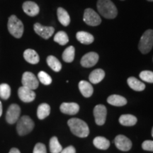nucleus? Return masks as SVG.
<instances>
[{"mask_svg":"<svg viewBox=\"0 0 153 153\" xmlns=\"http://www.w3.org/2000/svg\"><path fill=\"white\" fill-rule=\"evenodd\" d=\"M50 150L51 153H60L62 150V145L60 144L57 137H53L50 140Z\"/></svg>","mask_w":153,"mask_h":153,"instance_id":"c85d7f7f","label":"nucleus"},{"mask_svg":"<svg viewBox=\"0 0 153 153\" xmlns=\"http://www.w3.org/2000/svg\"><path fill=\"white\" fill-rule=\"evenodd\" d=\"M105 76V72L101 69H96L91 72L89 74V79L91 83L92 84H98L99 82L104 79Z\"/></svg>","mask_w":153,"mask_h":153,"instance_id":"aec40b11","label":"nucleus"},{"mask_svg":"<svg viewBox=\"0 0 153 153\" xmlns=\"http://www.w3.org/2000/svg\"><path fill=\"white\" fill-rule=\"evenodd\" d=\"M18 95L19 99L26 103L31 102L36 99V93L34 92V91L24 86L19 89Z\"/></svg>","mask_w":153,"mask_h":153,"instance_id":"ddd939ff","label":"nucleus"},{"mask_svg":"<svg viewBox=\"0 0 153 153\" xmlns=\"http://www.w3.org/2000/svg\"><path fill=\"white\" fill-rule=\"evenodd\" d=\"M147 1H153V0H147Z\"/></svg>","mask_w":153,"mask_h":153,"instance_id":"58836bf2","label":"nucleus"},{"mask_svg":"<svg viewBox=\"0 0 153 153\" xmlns=\"http://www.w3.org/2000/svg\"><path fill=\"white\" fill-rule=\"evenodd\" d=\"M79 89L82 94L86 98H89L93 94L94 89L92 85L89 82L85 81V80L79 82Z\"/></svg>","mask_w":153,"mask_h":153,"instance_id":"dca6fc26","label":"nucleus"},{"mask_svg":"<svg viewBox=\"0 0 153 153\" xmlns=\"http://www.w3.org/2000/svg\"><path fill=\"white\" fill-rule=\"evenodd\" d=\"M122 1H123V0H122Z\"/></svg>","mask_w":153,"mask_h":153,"instance_id":"ea45409f","label":"nucleus"},{"mask_svg":"<svg viewBox=\"0 0 153 153\" xmlns=\"http://www.w3.org/2000/svg\"><path fill=\"white\" fill-rule=\"evenodd\" d=\"M75 49L73 46H69L62 53V60L65 62H72L74 59Z\"/></svg>","mask_w":153,"mask_h":153,"instance_id":"bb28decb","label":"nucleus"},{"mask_svg":"<svg viewBox=\"0 0 153 153\" xmlns=\"http://www.w3.org/2000/svg\"><path fill=\"white\" fill-rule=\"evenodd\" d=\"M21 114L20 106L17 104H11L6 114V120L9 124H14L19 120Z\"/></svg>","mask_w":153,"mask_h":153,"instance_id":"1a4fd4ad","label":"nucleus"},{"mask_svg":"<svg viewBox=\"0 0 153 153\" xmlns=\"http://www.w3.org/2000/svg\"><path fill=\"white\" fill-rule=\"evenodd\" d=\"M77 41L84 45H89L94 41V38L91 33L86 31H78L76 34Z\"/></svg>","mask_w":153,"mask_h":153,"instance_id":"f3484780","label":"nucleus"},{"mask_svg":"<svg viewBox=\"0 0 153 153\" xmlns=\"http://www.w3.org/2000/svg\"><path fill=\"white\" fill-rule=\"evenodd\" d=\"M68 124L69 128H70V131L76 136L86 137L89 135V127L84 120L77 118H73L68 120Z\"/></svg>","mask_w":153,"mask_h":153,"instance_id":"f257e3e1","label":"nucleus"},{"mask_svg":"<svg viewBox=\"0 0 153 153\" xmlns=\"http://www.w3.org/2000/svg\"><path fill=\"white\" fill-rule=\"evenodd\" d=\"M34 122L28 116H24L18 120L16 130L19 135H25L33 131Z\"/></svg>","mask_w":153,"mask_h":153,"instance_id":"39448f33","label":"nucleus"},{"mask_svg":"<svg viewBox=\"0 0 153 153\" xmlns=\"http://www.w3.org/2000/svg\"><path fill=\"white\" fill-rule=\"evenodd\" d=\"M128 85L133 90L137 91H143L145 89V85L143 82H140V80L136 79L134 76H131L127 80Z\"/></svg>","mask_w":153,"mask_h":153,"instance_id":"4be33fe9","label":"nucleus"},{"mask_svg":"<svg viewBox=\"0 0 153 153\" xmlns=\"http://www.w3.org/2000/svg\"><path fill=\"white\" fill-rule=\"evenodd\" d=\"M11 88L7 84H1L0 85V97L2 99L7 100L10 97Z\"/></svg>","mask_w":153,"mask_h":153,"instance_id":"c756f323","label":"nucleus"},{"mask_svg":"<svg viewBox=\"0 0 153 153\" xmlns=\"http://www.w3.org/2000/svg\"><path fill=\"white\" fill-rule=\"evenodd\" d=\"M35 32L44 39H48L54 33L55 28L52 26H44L39 23H36L33 26Z\"/></svg>","mask_w":153,"mask_h":153,"instance_id":"9d476101","label":"nucleus"},{"mask_svg":"<svg viewBox=\"0 0 153 153\" xmlns=\"http://www.w3.org/2000/svg\"><path fill=\"white\" fill-rule=\"evenodd\" d=\"M38 77L39 81L44 85H49L52 83V78L46 72L41 71L38 74Z\"/></svg>","mask_w":153,"mask_h":153,"instance_id":"7c9ffc66","label":"nucleus"},{"mask_svg":"<svg viewBox=\"0 0 153 153\" xmlns=\"http://www.w3.org/2000/svg\"><path fill=\"white\" fill-rule=\"evenodd\" d=\"M153 47V30H147L143 34L138 43V48L143 54H147Z\"/></svg>","mask_w":153,"mask_h":153,"instance_id":"20e7f679","label":"nucleus"},{"mask_svg":"<svg viewBox=\"0 0 153 153\" xmlns=\"http://www.w3.org/2000/svg\"><path fill=\"white\" fill-rule=\"evenodd\" d=\"M140 78L148 83H153V72L149 70L141 72L140 73Z\"/></svg>","mask_w":153,"mask_h":153,"instance_id":"2f4dec72","label":"nucleus"},{"mask_svg":"<svg viewBox=\"0 0 153 153\" xmlns=\"http://www.w3.org/2000/svg\"><path fill=\"white\" fill-rule=\"evenodd\" d=\"M99 55L95 52H89L82 57L81 65L84 68H91L97 64L99 60Z\"/></svg>","mask_w":153,"mask_h":153,"instance_id":"f8f14e48","label":"nucleus"},{"mask_svg":"<svg viewBox=\"0 0 153 153\" xmlns=\"http://www.w3.org/2000/svg\"><path fill=\"white\" fill-rule=\"evenodd\" d=\"M119 123L124 126H133L137 123V118L131 114L121 115L119 118Z\"/></svg>","mask_w":153,"mask_h":153,"instance_id":"5701e85b","label":"nucleus"},{"mask_svg":"<svg viewBox=\"0 0 153 153\" xmlns=\"http://www.w3.org/2000/svg\"><path fill=\"white\" fill-rule=\"evenodd\" d=\"M33 153H47L45 145L43 143H37L34 147Z\"/></svg>","mask_w":153,"mask_h":153,"instance_id":"473e14b6","label":"nucleus"},{"mask_svg":"<svg viewBox=\"0 0 153 153\" xmlns=\"http://www.w3.org/2000/svg\"><path fill=\"white\" fill-rule=\"evenodd\" d=\"M107 115V110L106 106L104 105H97L94 108V116L95 122L97 125L102 126L105 123Z\"/></svg>","mask_w":153,"mask_h":153,"instance_id":"6e6552de","label":"nucleus"},{"mask_svg":"<svg viewBox=\"0 0 153 153\" xmlns=\"http://www.w3.org/2000/svg\"><path fill=\"white\" fill-rule=\"evenodd\" d=\"M60 153H76V150L73 146H69L61 151Z\"/></svg>","mask_w":153,"mask_h":153,"instance_id":"f704fd0d","label":"nucleus"},{"mask_svg":"<svg viewBox=\"0 0 153 153\" xmlns=\"http://www.w3.org/2000/svg\"><path fill=\"white\" fill-rule=\"evenodd\" d=\"M54 41L56 42L60 45H65L69 42V38L68 34L65 31H59L54 36Z\"/></svg>","mask_w":153,"mask_h":153,"instance_id":"cd10ccee","label":"nucleus"},{"mask_svg":"<svg viewBox=\"0 0 153 153\" xmlns=\"http://www.w3.org/2000/svg\"><path fill=\"white\" fill-rule=\"evenodd\" d=\"M61 112L65 114L74 115L79 110V106L76 103H62L60 105Z\"/></svg>","mask_w":153,"mask_h":153,"instance_id":"2eb2a0df","label":"nucleus"},{"mask_svg":"<svg viewBox=\"0 0 153 153\" xmlns=\"http://www.w3.org/2000/svg\"><path fill=\"white\" fill-rule=\"evenodd\" d=\"M51 113V107L48 104H41L38 107L37 110V116L39 119L43 120L49 116Z\"/></svg>","mask_w":153,"mask_h":153,"instance_id":"393cba45","label":"nucleus"},{"mask_svg":"<svg viewBox=\"0 0 153 153\" xmlns=\"http://www.w3.org/2000/svg\"><path fill=\"white\" fill-rule=\"evenodd\" d=\"M142 148L144 150L153 152V141L152 140L144 141L142 144Z\"/></svg>","mask_w":153,"mask_h":153,"instance_id":"72a5a7b5","label":"nucleus"},{"mask_svg":"<svg viewBox=\"0 0 153 153\" xmlns=\"http://www.w3.org/2000/svg\"><path fill=\"white\" fill-rule=\"evenodd\" d=\"M94 145L100 150H107L110 146V142L106 137L98 136L95 137L93 140Z\"/></svg>","mask_w":153,"mask_h":153,"instance_id":"b1692460","label":"nucleus"},{"mask_svg":"<svg viewBox=\"0 0 153 153\" xmlns=\"http://www.w3.org/2000/svg\"><path fill=\"white\" fill-rule=\"evenodd\" d=\"M9 153H21L19 150L17 148H11L10 151H9Z\"/></svg>","mask_w":153,"mask_h":153,"instance_id":"c9c22d12","label":"nucleus"},{"mask_svg":"<svg viewBox=\"0 0 153 153\" xmlns=\"http://www.w3.org/2000/svg\"><path fill=\"white\" fill-rule=\"evenodd\" d=\"M83 20L86 24L91 26H99L101 23V19L99 15L92 9H85Z\"/></svg>","mask_w":153,"mask_h":153,"instance_id":"423d86ee","label":"nucleus"},{"mask_svg":"<svg viewBox=\"0 0 153 153\" xmlns=\"http://www.w3.org/2000/svg\"><path fill=\"white\" fill-rule=\"evenodd\" d=\"M115 145L118 150L121 151H128L132 148L131 140L123 135H118L114 140Z\"/></svg>","mask_w":153,"mask_h":153,"instance_id":"9b49d317","label":"nucleus"},{"mask_svg":"<svg viewBox=\"0 0 153 153\" xmlns=\"http://www.w3.org/2000/svg\"><path fill=\"white\" fill-rule=\"evenodd\" d=\"M8 30L11 35L16 38H20L24 33V24L17 16L11 15L8 21Z\"/></svg>","mask_w":153,"mask_h":153,"instance_id":"7ed1b4c3","label":"nucleus"},{"mask_svg":"<svg viewBox=\"0 0 153 153\" xmlns=\"http://www.w3.org/2000/svg\"><path fill=\"white\" fill-rule=\"evenodd\" d=\"M97 9L101 16L106 19H113L117 16V8L111 0H98Z\"/></svg>","mask_w":153,"mask_h":153,"instance_id":"f03ea898","label":"nucleus"},{"mask_svg":"<svg viewBox=\"0 0 153 153\" xmlns=\"http://www.w3.org/2000/svg\"><path fill=\"white\" fill-rule=\"evenodd\" d=\"M24 57L28 63L33 65L38 64L40 60L39 55L34 50L32 49L26 50L24 53Z\"/></svg>","mask_w":153,"mask_h":153,"instance_id":"a211bd4d","label":"nucleus"},{"mask_svg":"<svg viewBox=\"0 0 153 153\" xmlns=\"http://www.w3.org/2000/svg\"><path fill=\"white\" fill-rule=\"evenodd\" d=\"M22 8L24 12L29 16H36V15L39 14V7L37 4L33 2V1H25L23 4Z\"/></svg>","mask_w":153,"mask_h":153,"instance_id":"4468645a","label":"nucleus"},{"mask_svg":"<svg viewBox=\"0 0 153 153\" xmlns=\"http://www.w3.org/2000/svg\"><path fill=\"white\" fill-rule=\"evenodd\" d=\"M152 136L153 137V128H152Z\"/></svg>","mask_w":153,"mask_h":153,"instance_id":"4c0bfd02","label":"nucleus"},{"mask_svg":"<svg viewBox=\"0 0 153 153\" xmlns=\"http://www.w3.org/2000/svg\"><path fill=\"white\" fill-rule=\"evenodd\" d=\"M1 114H2V104H1V102L0 101V117L1 116Z\"/></svg>","mask_w":153,"mask_h":153,"instance_id":"e433bc0d","label":"nucleus"},{"mask_svg":"<svg viewBox=\"0 0 153 153\" xmlns=\"http://www.w3.org/2000/svg\"><path fill=\"white\" fill-rule=\"evenodd\" d=\"M22 82L24 87H27L32 90L37 89L39 85L38 79L36 77L34 74L30 72H26L23 74Z\"/></svg>","mask_w":153,"mask_h":153,"instance_id":"0eeeda50","label":"nucleus"},{"mask_svg":"<svg viewBox=\"0 0 153 153\" xmlns=\"http://www.w3.org/2000/svg\"><path fill=\"white\" fill-rule=\"evenodd\" d=\"M107 102L115 106H123L127 104V100L122 96L113 94L108 97Z\"/></svg>","mask_w":153,"mask_h":153,"instance_id":"6ab92c4d","label":"nucleus"},{"mask_svg":"<svg viewBox=\"0 0 153 153\" xmlns=\"http://www.w3.org/2000/svg\"><path fill=\"white\" fill-rule=\"evenodd\" d=\"M47 63L50 68L55 72H60L62 69V65L60 62L53 55H49L47 57Z\"/></svg>","mask_w":153,"mask_h":153,"instance_id":"a878e982","label":"nucleus"},{"mask_svg":"<svg viewBox=\"0 0 153 153\" xmlns=\"http://www.w3.org/2000/svg\"><path fill=\"white\" fill-rule=\"evenodd\" d=\"M57 19H58L59 22L62 26H68L70 23V15L68 13L65 9L62 8V7H59L57 11Z\"/></svg>","mask_w":153,"mask_h":153,"instance_id":"412c9836","label":"nucleus"}]
</instances>
